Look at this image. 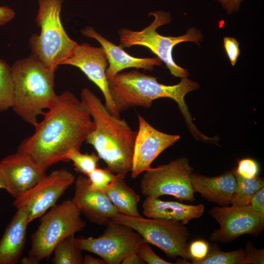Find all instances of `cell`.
I'll use <instances>...</instances> for the list:
<instances>
[{
	"label": "cell",
	"mask_w": 264,
	"mask_h": 264,
	"mask_svg": "<svg viewBox=\"0 0 264 264\" xmlns=\"http://www.w3.org/2000/svg\"><path fill=\"white\" fill-rule=\"evenodd\" d=\"M35 126L33 135L22 141L18 152L28 154L45 172L60 162L68 161L72 150H80L94 123L81 100L71 92L58 95L55 104Z\"/></svg>",
	"instance_id": "1"
},
{
	"label": "cell",
	"mask_w": 264,
	"mask_h": 264,
	"mask_svg": "<svg viewBox=\"0 0 264 264\" xmlns=\"http://www.w3.org/2000/svg\"><path fill=\"white\" fill-rule=\"evenodd\" d=\"M81 100L94 123L86 142L91 145L112 173L126 176L131 172L137 132L124 119L111 114L89 88L81 91Z\"/></svg>",
	"instance_id": "2"
},
{
	"label": "cell",
	"mask_w": 264,
	"mask_h": 264,
	"mask_svg": "<svg viewBox=\"0 0 264 264\" xmlns=\"http://www.w3.org/2000/svg\"><path fill=\"white\" fill-rule=\"evenodd\" d=\"M107 79L111 97L120 114L133 107L149 108L153 101L158 98H170L177 104L192 135L197 140L204 138V135L193 123L184 100L187 93L199 88L197 83L184 77L177 84L167 86L159 83L156 77L137 70L119 72Z\"/></svg>",
	"instance_id": "3"
},
{
	"label": "cell",
	"mask_w": 264,
	"mask_h": 264,
	"mask_svg": "<svg viewBox=\"0 0 264 264\" xmlns=\"http://www.w3.org/2000/svg\"><path fill=\"white\" fill-rule=\"evenodd\" d=\"M14 84V111L26 123L35 126L56 102L54 72L33 55L15 61L11 66Z\"/></svg>",
	"instance_id": "4"
},
{
	"label": "cell",
	"mask_w": 264,
	"mask_h": 264,
	"mask_svg": "<svg viewBox=\"0 0 264 264\" xmlns=\"http://www.w3.org/2000/svg\"><path fill=\"white\" fill-rule=\"evenodd\" d=\"M63 1L38 0L36 21L41 28V32L39 35L33 34L29 41L32 55L53 71L71 56L78 45L69 37L62 23L61 12Z\"/></svg>",
	"instance_id": "5"
},
{
	"label": "cell",
	"mask_w": 264,
	"mask_h": 264,
	"mask_svg": "<svg viewBox=\"0 0 264 264\" xmlns=\"http://www.w3.org/2000/svg\"><path fill=\"white\" fill-rule=\"evenodd\" d=\"M81 213L71 199L51 207L41 217L40 223L31 236L28 256L21 259V263L39 264L49 258L62 240L83 230L86 222L81 218Z\"/></svg>",
	"instance_id": "6"
},
{
	"label": "cell",
	"mask_w": 264,
	"mask_h": 264,
	"mask_svg": "<svg viewBox=\"0 0 264 264\" xmlns=\"http://www.w3.org/2000/svg\"><path fill=\"white\" fill-rule=\"evenodd\" d=\"M154 17V21L147 27L139 31L122 28L118 31L119 46L122 48L140 45L149 48L166 65L172 75L181 78L187 77V70L178 66L173 58L172 51L177 44L184 42L198 43L202 40L201 33L197 29H189L186 33L180 36H164L158 33L156 29L169 23L172 20L170 14L157 11L150 13L149 16Z\"/></svg>",
	"instance_id": "7"
},
{
	"label": "cell",
	"mask_w": 264,
	"mask_h": 264,
	"mask_svg": "<svg viewBox=\"0 0 264 264\" xmlns=\"http://www.w3.org/2000/svg\"><path fill=\"white\" fill-rule=\"evenodd\" d=\"M112 220L127 225L142 237L145 242L161 250L169 258L180 257L190 260L187 241L189 232L179 221L160 219H146L118 213Z\"/></svg>",
	"instance_id": "8"
},
{
	"label": "cell",
	"mask_w": 264,
	"mask_h": 264,
	"mask_svg": "<svg viewBox=\"0 0 264 264\" xmlns=\"http://www.w3.org/2000/svg\"><path fill=\"white\" fill-rule=\"evenodd\" d=\"M193 170L185 157L151 167L144 172L140 181L141 194L152 198L170 195L180 200L193 202L195 192L191 180Z\"/></svg>",
	"instance_id": "9"
},
{
	"label": "cell",
	"mask_w": 264,
	"mask_h": 264,
	"mask_svg": "<svg viewBox=\"0 0 264 264\" xmlns=\"http://www.w3.org/2000/svg\"><path fill=\"white\" fill-rule=\"evenodd\" d=\"M106 226L104 233L97 238H76L82 251L99 256L106 264H121L126 255L136 252L145 242L139 233L127 225L111 220Z\"/></svg>",
	"instance_id": "10"
},
{
	"label": "cell",
	"mask_w": 264,
	"mask_h": 264,
	"mask_svg": "<svg viewBox=\"0 0 264 264\" xmlns=\"http://www.w3.org/2000/svg\"><path fill=\"white\" fill-rule=\"evenodd\" d=\"M75 180L70 172L65 169L45 174L35 185L15 198L13 205L25 211L29 223L42 216L56 204L59 198Z\"/></svg>",
	"instance_id": "11"
},
{
	"label": "cell",
	"mask_w": 264,
	"mask_h": 264,
	"mask_svg": "<svg viewBox=\"0 0 264 264\" xmlns=\"http://www.w3.org/2000/svg\"><path fill=\"white\" fill-rule=\"evenodd\" d=\"M220 228L210 235L213 242H228L244 234L257 236L264 228V214L248 206H215L209 211Z\"/></svg>",
	"instance_id": "12"
},
{
	"label": "cell",
	"mask_w": 264,
	"mask_h": 264,
	"mask_svg": "<svg viewBox=\"0 0 264 264\" xmlns=\"http://www.w3.org/2000/svg\"><path fill=\"white\" fill-rule=\"evenodd\" d=\"M138 130L135 139L131 177H137L151 168V165L165 150L174 145L179 135L169 134L155 129L138 114Z\"/></svg>",
	"instance_id": "13"
},
{
	"label": "cell",
	"mask_w": 264,
	"mask_h": 264,
	"mask_svg": "<svg viewBox=\"0 0 264 264\" xmlns=\"http://www.w3.org/2000/svg\"><path fill=\"white\" fill-rule=\"evenodd\" d=\"M62 65H70L79 68L100 89L105 99V106L109 112L120 117V114L116 109L109 88L106 74L108 60L101 46L94 47L87 43L78 44L71 56Z\"/></svg>",
	"instance_id": "14"
},
{
	"label": "cell",
	"mask_w": 264,
	"mask_h": 264,
	"mask_svg": "<svg viewBox=\"0 0 264 264\" xmlns=\"http://www.w3.org/2000/svg\"><path fill=\"white\" fill-rule=\"evenodd\" d=\"M7 192L16 198L35 185L46 174L28 154L17 152L0 161Z\"/></svg>",
	"instance_id": "15"
},
{
	"label": "cell",
	"mask_w": 264,
	"mask_h": 264,
	"mask_svg": "<svg viewBox=\"0 0 264 264\" xmlns=\"http://www.w3.org/2000/svg\"><path fill=\"white\" fill-rule=\"evenodd\" d=\"M74 183V194L71 199L81 213L91 222L106 225L119 213L105 191L89 188L88 177L79 175Z\"/></svg>",
	"instance_id": "16"
},
{
	"label": "cell",
	"mask_w": 264,
	"mask_h": 264,
	"mask_svg": "<svg viewBox=\"0 0 264 264\" xmlns=\"http://www.w3.org/2000/svg\"><path fill=\"white\" fill-rule=\"evenodd\" d=\"M81 33L97 41L101 45L107 58L109 66L106 70L107 78H111L123 69L134 67L151 71L154 66H161L158 57L137 58L129 55L122 47L107 40L91 27L81 29Z\"/></svg>",
	"instance_id": "17"
},
{
	"label": "cell",
	"mask_w": 264,
	"mask_h": 264,
	"mask_svg": "<svg viewBox=\"0 0 264 264\" xmlns=\"http://www.w3.org/2000/svg\"><path fill=\"white\" fill-rule=\"evenodd\" d=\"M191 180L194 192L207 200L221 206L230 204L236 186V178L232 171L214 177L192 173Z\"/></svg>",
	"instance_id": "18"
},
{
	"label": "cell",
	"mask_w": 264,
	"mask_h": 264,
	"mask_svg": "<svg viewBox=\"0 0 264 264\" xmlns=\"http://www.w3.org/2000/svg\"><path fill=\"white\" fill-rule=\"evenodd\" d=\"M29 223L26 213L17 209L0 240V264L19 262L25 246Z\"/></svg>",
	"instance_id": "19"
},
{
	"label": "cell",
	"mask_w": 264,
	"mask_h": 264,
	"mask_svg": "<svg viewBox=\"0 0 264 264\" xmlns=\"http://www.w3.org/2000/svg\"><path fill=\"white\" fill-rule=\"evenodd\" d=\"M142 209L143 214L148 218L172 220L186 224L191 220L199 218L202 215L204 205H187L146 197L142 204Z\"/></svg>",
	"instance_id": "20"
},
{
	"label": "cell",
	"mask_w": 264,
	"mask_h": 264,
	"mask_svg": "<svg viewBox=\"0 0 264 264\" xmlns=\"http://www.w3.org/2000/svg\"><path fill=\"white\" fill-rule=\"evenodd\" d=\"M125 177L124 175L116 174L114 180L105 192L119 213L141 217L138 210L139 196L126 184Z\"/></svg>",
	"instance_id": "21"
},
{
	"label": "cell",
	"mask_w": 264,
	"mask_h": 264,
	"mask_svg": "<svg viewBox=\"0 0 264 264\" xmlns=\"http://www.w3.org/2000/svg\"><path fill=\"white\" fill-rule=\"evenodd\" d=\"M232 172L236 178V186L230 204L234 206L247 205L254 194L264 187V179L258 176L252 178H244L234 170Z\"/></svg>",
	"instance_id": "22"
},
{
	"label": "cell",
	"mask_w": 264,
	"mask_h": 264,
	"mask_svg": "<svg viewBox=\"0 0 264 264\" xmlns=\"http://www.w3.org/2000/svg\"><path fill=\"white\" fill-rule=\"evenodd\" d=\"M82 250L76 242L74 235L66 237L53 250V264H83Z\"/></svg>",
	"instance_id": "23"
},
{
	"label": "cell",
	"mask_w": 264,
	"mask_h": 264,
	"mask_svg": "<svg viewBox=\"0 0 264 264\" xmlns=\"http://www.w3.org/2000/svg\"><path fill=\"white\" fill-rule=\"evenodd\" d=\"M192 264H246L244 249L225 252L213 246L207 255L199 260H191Z\"/></svg>",
	"instance_id": "24"
},
{
	"label": "cell",
	"mask_w": 264,
	"mask_h": 264,
	"mask_svg": "<svg viewBox=\"0 0 264 264\" xmlns=\"http://www.w3.org/2000/svg\"><path fill=\"white\" fill-rule=\"evenodd\" d=\"M14 103L11 68L6 62L0 59V112L12 108Z\"/></svg>",
	"instance_id": "25"
},
{
	"label": "cell",
	"mask_w": 264,
	"mask_h": 264,
	"mask_svg": "<svg viewBox=\"0 0 264 264\" xmlns=\"http://www.w3.org/2000/svg\"><path fill=\"white\" fill-rule=\"evenodd\" d=\"M68 161L73 163L75 170L87 176L95 168H97L100 158L94 153L90 154H82L80 150H72L67 155Z\"/></svg>",
	"instance_id": "26"
},
{
	"label": "cell",
	"mask_w": 264,
	"mask_h": 264,
	"mask_svg": "<svg viewBox=\"0 0 264 264\" xmlns=\"http://www.w3.org/2000/svg\"><path fill=\"white\" fill-rule=\"evenodd\" d=\"M115 175L107 168L97 167L87 175L89 188L105 191L114 180Z\"/></svg>",
	"instance_id": "27"
},
{
	"label": "cell",
	"mask_w": 264,
	"mask_h": 264,
	"mask_svg": "<svg viewBox=\"0 0 264 264\" xmlns=\"http://www.w3.org/2000/svg\"><path fill=\"white\" fill-rule=\"evenodd\" d=\"M233 170L242 177L252 178L257 176L260 168L256 160L250 158H245L238 160L237 167Z\"/></svg>",
	"instance_id": "28"
},
{
	"label": "cell",
	"mask_w": 264,
	"mask_h": 264,
	"mask_svg": "<svg viewBox=\"0 0 264 264\" xmlns=\"http://www.w3.org/2000/svg\"><path fill=\"white\" fill-rule=\"evenodd\" d=\"M137 254L148 264H172L158 256L149 246L147 243H142L136 251Z\"/></svg>",
	"instance_id": "29"
},
{
	"label": "cell",
	"mask_w": 264,
	"mask_h": 264,
	"mask_svg": "<svg viewBox=\"0 0 264 264\" xmlns=\"http://www.w3.org/2000/svg\"><path fill=\"white\" fill-rule=\"evenodd\" d=\"M209 244L201 239L192 242L188 245V252L191 260H199L204 258L209 251Z\"/></svg>",
	"instance_id": "30"
},
{
	"label": "cell",
	"mask_w": 264,
	"mask_h": 264,
	"mask_svg": "<svg viewBox=\"0 0 264 264\" xmlns=\"http://www.w3.org/2000/svg\"><path fill=\"white\" fill-rule=\"evenodd\" d=\"M245 251L246 264H263L264 263V249H257L251 242L246 243Z\"/></svg>",
	"instance_id": "31"
},
{
	"label": "cell",
	"mask_w": 264,
	"mask_h": 264,
	"mask_svg": "<svg viewBox=\"0 0 264 264\" xmlns=\"http://www.w3.org/2000/svg\"><path fill=\"white\" fill-rule=\"evenodd\" d=\"M224 47L232 66H234L240 55L239 43L235 38L225 37L223 39Z\"/></svg>",
	"instance_id": "32"
},
{
	"label": "cell",
	"mask_w": 264,
	"mask_h": 264,
	"mask_svg": "<svg viewBox=\"0 0 264 264\" xmlns=\"http://www.w3.org/2000/svg\"><path fill=\"white\" fill-rule=\"evenodd\" d=\"M247 206L252 210L264 214V187L254 194Z\"/></svg>",
	"instance_id": "33"
},
{
	"label": "cell",
	"mask_w": 264,
	"mask_h": 264,
	"mask_svg": "<svg viewBox=\"0 0 264 264\" xmlns=\"http://www.w3.org/2000/svg\"><path fill=\"white\" fill-rule=\"evenodd\" d=\"M15 15L14 11L7 6H0V25H3L12 20Z\"/></svg>",
	"instance_id": "34"
},
{
	"label": "cell",
	"mask_w": 264,
	"mask_h": 264,
	"mask_svg": "<svg viewBox=\"0 0 264 264\" xmlns=\"http://www.w3.org/2000/svg\"><path fill=\"white\" fill-rule=\"evenodd\" d=\"M219 1L222 7L231 13L239 9L240 4L242 0H216Z\"/></svg>",
	"instance_id": "35"
},
{
	"label": "cell",
	"mask_w": 264,
	"mask_h": 264,
	"mask_svg": "<svg viewBox=\"0 0 264 264\" xmlns=\"http://www.w3.org/2000/svg\"><path fill=\"white\" fill-rule=\"evenodd\" d=\"M121 264H143L145 263L137 254L136 252H133L126 255Z\"/></svg>",
	"instance_id": "36"
},
{
	"label": "cell",
	"mask_w": 264,
	"mask_h": 264,
	"mask_svg": "<svg viewBox=\"0 0 264 264\" xmlns=\"http://www.w3.org/2000/svg\"><path fill=\"white\" fill-rule=\"evenodd\" d=\"M83 264H106V262L101 258H95L92 256L87 255L83 257Z\"/></svg>",
	"instance_id": "37"
},
{
	"label": "cell",
	"mask_w": 264,
	"mask_h": 264,
	"mask_svg": "<svg viewBox=\"0 0 264 264\" xmlns=\"http://www.w3.org/2000/svg\"><path fill=\"white\" fill-rule=\"evenodd\" d=\"M0 189H3L6 191L7 190V184L5 177L0 169Z\"/></svg>",
	"instance_id": "38"
}]
</instances>
